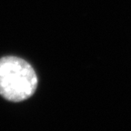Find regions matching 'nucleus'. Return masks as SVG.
<instances>
[{
  "instance_id": "1",
  "label": "nucleus",
  "mask_w": 131,
  "mask_h": 131,
  "mask_svg": "<svg viewBox=\"0 0 131 131\" xmlns=\"http://www.w3.org/2000/svg\"><path fill=\"white\" fill-rule=\"evenodd\" d=\"M37 83L35 69L25 59L14 56L0 58V95L5 99L26 100L36 92Z\"/></svg>"
}]
</instances>
